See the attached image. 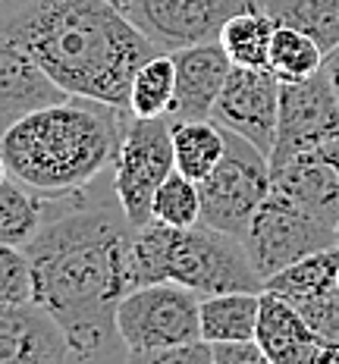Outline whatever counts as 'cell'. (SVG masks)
<instances>
[{
	"label": "cell",
	"instance_id": "cell-1",
	"mask_svg": "<svg viewBox=\"0 0 339 364\" xmlns=\"http://www.w3.org/2000/svg\"><path fill=\"white\" fill-rule=\"evenodd\" d=\"M135 226L113 186H92L48 198L38 236L26 245L35 305H41L70 346V361H129L117 330V305L132 279Z\"/></svg>",
	"mask_w": 339,
	"mask_h": 364
},
{
	"label": "cell",
	"instance_id": "cell-2",
	"mask_svg": "<svg viewBox=\"0 0 339 364\" xmlns=\"http://www.w3.org/2000/svg\"><path fill=\"white\" fill-rule=\"evenodd\" d=\"M0 28L66 95L126 110L135 70L161 54L110 0H28Z\"/></svg>",
	"mask_w": 339,
	"mask_h": 364
},
{
	"label": "cell",
	"instance_id": "cell-3",
	"mask_svg": "<svg viewBox=\"0 0 339 364\" xmlns=\"http://www.w3.org/2000/svg\"><path fill=\"white\" fill-rule=\"evenodd\" d=\"M126 119V107L66 95L19 117L0 139V154L10 176L44 198H57L92 186L110 170Z\"/></svg>",
	"mask_w": 339,
	"mask_h": 364
},
{
	"label": "cell",
	"instance_id": "cell-4",
	"mask_svg": "<svg viewBox=\"0 0 339 364\" xmlns=\"http://www.w3.org/2000/svg\"><path fill=\"white\" fill-rule=\"evenodd\" d=\"M132 279L135 286L170 279L198 295L264 292L245 242L208 223L167 226L148 220L139 226L132 239Z\"/></svg>",
	"mask_w": 339,
	"mask_h": 364
},
{
	"label": "cell",
	"instance_id": "cell-5",
	"mask_svg": "<svg viewBox=\"0 0 339 364\" xmlns=\"http://www.w3.org/2000/svg\"><path fill=\"white\" fill-rule=\"evenodd\" d=\"M117 330L129 361L154 364L167 348L201 339V295L170 279L135 286L117 305Z\"/></svg>",
	"mask_w": 339,
	"mask_h": 364
},
{
	"label": "cell",
	"instance_id": "cell-6",
	"mask_svg": "<svg viewBox=\"0 0 339 364\" xmlns=\"http://www.w3.org/2000/svg\"><path fill=\"white\" fill-rule=\"evenodd\" d=\"M270 157L258 145L226 129V151L198 182L201 223L242 239L254 210L270 195Z\"/></svg>",
	"mask_w": 339,
	"mask_h": 364
},
{
	"label": "cell",
	"instance_id": "cell-7",
	"mask_svg": "<svg viewBox=\"0 0 339 364\" xmlns=\"http://www.w3.org/2000/svg\"><path fill=\"white\" fill-rule=\"evenodd\" d=\"M173 170H176V161H173L170 117H132L129 113L117 148V161L110 166V186L135 230L151 220L154 192Z\"/></svg>",
	"mask_w": 339,
	"mask_h": 364
},
{
	"label": "cell",
	"instance_id": "cell-8",
	"mask_svg": "<svg viewBox=\"0 0 339 364\" xmlns=\"http://www.w3.org/2000/svg\"><path fill=\"white\" fill-rule=\"evenodd\" d=\"M242 242L254 270L261 273V279H267L283 267H289V264L301 261V257L333 248L336 226L314 217L311 210H305L298 201L286 198L283 192L270 188V195L254 210Z\"/></svg>",
	"mask_w": 339,
	"mask_h": 364
},
{
	"label": "cell",
	"instance_id": "cell-9",
	"mask_svg": "<svg viewBox=\"0 0 339 364\" xmlns=\"http://www.w3.org/2000/svg\"><path fill=\"white\" fill-rule=\"evenodd\" d=\"M333 139H339V101L327 73L321 70L301 82H280V117L270 166Z\"/></svg>",
	"mask_w": 339,
	"mask_h": 364
},
{
	"label": "cell",
	"instance_id": "cell-10",
	"mask_svg": "<svg viewBox=\"0 0 339 364\" xmlns=\"http://www.w3.org/2000/svg\"><path fill=\"white\" fill-rule=\"evenodd\" d=\"M252 4L261 0H123L119 10L161 50H179L214 41L223 22Z\"/></svg>",
	"mask_w": 339,
	"mask_h": 364
},
{
	"label": "cell",
	"instance_id": "cell-11",
	"mask_svg": "<svg viewBox=\"0 0 339 364\" xmlns=\"http://www.w3.org/2000/svg\"><path fill=\"white\" fill-rule=\"evenodd\" d=\"M276 117H280V79L270 70L232 66L210 110V119L248 139L270 157L276 139Z\"/></svg>",
	"mask_w": 339,
	"mask_h": 364
},
{
	"label": "cell",
	"instance_id": "cell-12",
	"mask_svg": "<svg viewBox=\"0 0 339 364\" xmlns=\"http://www.w3.org/2000/svg\"><path fill=\"white\" fill-rule=\"evenodd\" d=\"M270 188L298 201L339 232V139L301 151L280 166H270Z\"/></svg>",
	"mask_w": 339,
	"mask_h": 364
},
{
	"label": "cell",
	"instance_id": "cell-13",
	"mask_svg": "<svg viewBox=\"0 0 339 364\" xmlns=\"http://www.w3.org/2000/svg\"><path fill=\"white\" fill-rule=\"evenodd\" d=\"M170 54L176 66V95H173L170 119H210V110L232 70V60L226 57L217 38L170 50Z\"/></svg>",
	"mask_w": 339,
	"mask_h": 364
},
{
	"label": "cell",
	"instance_id": "cell-14",
	"mask_svg": "<svg viewBox=\"0 0 339 364\" xmlns=\"http://www.w3.org/2000/svg\"><path fill=\"white\" fill-rule=\"evenodd\" d=\"M70 361L63 330L35 301L0 305V364H60Z\"/></svg>",
	"mask_w": 339,
	"mask_h": 364
},
{
	"label": "cell",
	"instance_id": "cell-15",
	"mask_svg": "<svg viewBox=\"0 0 339 364\" xmlns=\"http://www.w3.org/2000/svg\"><path fill=\"white\" fill-rule=\"evenodd\" d=\"M63 97L66 91L57 88L48 73L0 28V139L19 117Z\"/></svg>",
	"mask_w": 339,
	"mask_h": 364
},
{
	"label": "cell",
	"instance_id": "cell-16",
	"mask_svg": "<svg viewBox=\"0 0 339 364\" xmlns=\"http://www.w3.org/2000/svg\"><path fill=\"white\" fill-rule=\"evenodd\" d=\"M261 352L267 355V364H318L321 343L311 333L292 301L280 295L261 292L258 330H254Z\"/></svg>",
	"mask_w": 339,
	"mask_h": 364
},
{
	"label": "cell",
	"instance_id": "cell-17",
	"mask_svg": "<svg viewBox=\"0 0 339 364\" xmlns=\"http://www.w3.org/2000/svg\"><path fill=\"white\" fill-rule=\"evenodd\" d=\"M274 32H276V19L270 16L261 0V4L242 6L239 13H232V16L223 22L217 41H220V48L226 50V57L232 60V66L267 70Z\"/></svg>",
	"mask_w": 339,
	"mask_h": 364
},
{
	"label": "cell",
	"instance_id": "cell-18",
	"mask_svg": "<svg viewBox=\"0 0 339 364\" xmlns=\"http://www.w3.org/2000/svg\"><path fill=\"white\" fill-rule=\"evenodd\" d=\"M258 311H261V292L201 295V339H208V343L254 339Z\"/></svg>",
	"mask_w": 339,
	"mask_h": 364
},
{
	"label": "cell",
	"instance_id": "cell-19",
	"mask_svg": "<svg viewBox=\"0 0 339 364\" xmlns=\"http://www.w3.org/2000/svg\"><path fill=\"white\" fill-rule=\"evenodd\" d=\"M173 161L188 179L201 182L226 151V129L214 119H170Z\"/></svg>",
	"mask_w": 339,
	"mask_h": 364
},
{
	"label": "cell",
	"instance_id": "cell-20",
	"mask_svg": "<svg viewBox=\"0 0 339 364\" xmlns=\"http://www.w3.org/2000/svg\"><path fill=\"white\" fill-rule=\"evenodd\" d=\"M48 214V198L28 188L16 176L0 182V242L26 248L38 236Z\"/></svg>",
	"mask_w": 339,
	"mask_h": 364
},
{
	"label": "cell",
	"instance_id": "cell-21",
	"mask_svg": "<svg viewBox=\"0 0 339 364\" xmlns=\"http://www.w3.org/2000/svg\"><path fill=\"white\" fill-rule=\"evenodd\" d=\"M323 54H327V50H323L318 44V38L308 35L305 28L276 22L274 41H270L267 70L280 82H301V79H308V75L323 70Z\"/></svg>",
	"mask_w": 339,
	"mask_h": 364
},
{
	"label": "cell",
	"instance_id": "cell-22",
	"mask_svg": "<svg viewBox=\"0 0 339 364\" xmlns=\"http://www.w3.org/2000/svg\"><path fill=\"white\" fill-rule=\"evenodd\" d=\"M173 95H176V66H173L170 50H161L135 70L129 85V113L132 117H170Z\"/></svg>",
	"mask_w": 339,
	"mask_h": 364
},
{
	"label": "cell",
	"instance_id": "cell-23",
	"mask_svg": "<svg viewBox=\"0 0 339 364\" xmlns=\"http://www.w3.org/2000/svg\"><path fill=\"white\" fill-rule=\"evenodd\" d=\"M336 270H339V245L314 252L296 264H289V267H283L280 273L264 279V289L280 295L286 301H296L336 283Z\"/></svg>",
	"mask_w": 339,
	"mask_h": 364
},
{
	"label": "cell",
	"instance_id": "cell-24",
	"mask_svg": "<svg viewBox=\"0 0 339 364\" xmlns=\"http://www.w3.org/2000/svg\"><path fill=\"white\" fill-rule=\"evenodd\" d=\"M151 220H161L167 226H195L201 223V195L198 182L185 173L173 170L151 201Z\"/></svg>",
	"mask_w": 339,
	"mask_h": 364
},
{
	"label": "cell",
	"instance_id": "cell-25",
	"mask_svg": "<svg viewBox=\"0 0 339 364\" xmlns=\"http://www.w3.org/2000/svg\"><path fill=\"white\" fill-rule=\"evenodd\" d=\"M321 346H339V283L292 301Z\"/></svg>",
	"mask_w": 339,
	"mask_h": 364
},
{
	"label": "cell",
	"instance_id": "cell-26",
	"mask_svg": "<svg viewBox=\"0 0 339 364\" xmlns=\"http://www.w3.org/2000/svg\"><path fill=\"white\" fill-rule=\"evenodd\" d=\"M22 301H35L32 261L26 248L0 242V305H22Z\"/></svg>",
	"mask_w": 339,
	"mask_h": 364
},
{
	"label": "cell",
	"instance_id": "cell-27",
	"mask_svg": "<svg viewBox=\"0 0 339 364\" xmlns=\"http://www.w3.org/2000/svg\"><path fill=\"white\" fill-rule=\"evenodd\" d=\"M214 364H267L258 339H232V343H210Z\"/></svg>",
	"mask_w": 339,
	"mask_h": 364
},
{
	"label": "cell",
	"instance_id": "cell-28",
	"mask_svg": "<svg viewBox=\"0 0 339 364\" xmlns=\"http://www.w3.org/2000/svg\"><path fill=\"white\" fill-rule=\"evenodd\" d=\"M323 73H327L330 85H333V91H336V101H339V44L323 54Z\"/></svg>",
	"mask_w": 339,
	"mask_h": 364
},
{
	"label": "cell",
	"instance_id": "cell-29",
	"mask_svg": "<svg viewBox=\"0 0 339 364\" xmlns=\"http://www.w3.org/2000/svg\"><path fill=\"white\" fill-rule=\"evenodd\" d=\"M22 4H28V0H0V22H4L6 16H13Z\"/></svg>",
	"mask_w": 339,
	"mask_h": 364
},
{
	"label": "cell",
	"instance_id": "cell-30",
	"mask_svg": "<svg viewBox=\"0 0 339 364\" xmlns=\"http://www.w3.org/2000/svg\"><path fill=\"white\" fill-rule=\"evenodd\" d=\"M6 176H10V166H6V161H4V154H0V182H4Z\"/></svg>",
	"mask_w": 339,
	"mask_h": 364
},
{
	"label": "cell",
	"instance_id": "cell-31",
	"mask_svg": "<svg viewBox=\"0 0 339 364\" xmlns=\"http://www.w3.org/2000/svg\"><path fill=\"white\" fill-rule=\"evenodd\" d=\"M110 4H113V6H123V0H110Z\"/></svg>",
	"mask_w": 339,
	"mask_h": 364
},
{
	"label": "cell",
	"instance_id": "cell-32",
	"mask_svg": "<svg viewBox=\"0 0 339 364\" xmlns=\"http://www.w3.org/2000/svg\"><path fill=\"white\" fill-rule=\"evenodd\" d=\"M336 283H339V270H336Z\"/></svg>",
	"mask_w": 339,
	"mask_h": 364
},
{
	"label": "cell",
	"instance_id": "cell-33",
	"mask_svg": "<svg viewBox=\"0 0 339 364\" xmlns=\"http://www.w3.org/2000/svg\"><path fill=\"white\" fill-rule=\"evenodd\" d=\"M336 245H339V232H336Z\"/></svg>",
	"mask_w": 339,
	"mask_h": 364
}]
</instances>
